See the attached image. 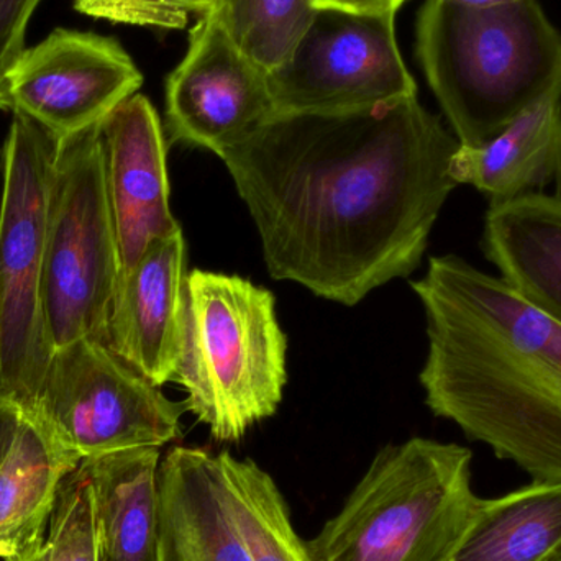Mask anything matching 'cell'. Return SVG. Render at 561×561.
Returning <instances> with one entry per match:
<instances>
[{
  "instance_id": "obj_1",
  "label": "cell",
  "mask_w": 561,
  "mask_h": 561,
  "mask_svg": "<svg viewBox=\"0 0 561 561\" xmlns=\"http://www.w3.org/2000/svg\"><path fill=\"white\" fill-rule=\"evenodd\" d=\"M460 141L417 95L368 111L275 115L222 154L270 275L355 306L421 265Z\"/></svg>"
},
{
  "instance_id": "obj_2",
  "label": "cell",
  "mask_w": 561,
  "mask_h": 561,
  "mask_svg": "<svg viewBox=\"0 0 561 561\" xmlns=\"http://www.w3.org/2000/svg\"><path fill=\"white\" fill-rule=\"evenodd\" d=\"M424 307L425 404L533 481L561 483V325L503 278L434 256Z\"/></svg>"
},
{
  "instance_id": "obj_3",
  "label": "cell",
  "mask_w": 561,
  "mask_h": 561,
  "mask_svg": "<svg viewBox=\"0 0 561 561\" xmlns=\"http://www.w3.org/2000/svg\"><path fill=\"white\" fill-rule=\"evenodd\" d=\"M417 56L465 147L486 144L561 84V33L537 0L488 9L427 0Z\"/></svg>"
},
{
  "instance_id": "obj_4",
  "label": "cell",
  "mask_w": 561,
  "mask_h": 561,
  "mask_svg": "<svg viewBox=\"0 0 561 561\" xmlns=\"http://www.w3.org/2000/svg\"><path fill=\"white\" fill-rule=\"evenodd\" d=\"M473 454L415 437L381 448L307 549L313 561H451L481 500Z\"/></svg>"
},
{
  "instance_id": "obj_5",
  "label": "cell",
  "mask_w": 561,
  "mask_h": 561,
  "mask_svg": "<svg viewBox=\"0 0 561 561\" xmlns=\"http://www.w3.org/2000/svg\"><path fill=\"white\" fill-rule=\"evenodd\" d=\"M286 335L275 296L240 276L194 270L184 287L176 378L186 411L217 442H239L275 415L286 386Z\"/></svg>"
},
{
  "instance_id": "obj_6",
  "label": "cell",
  "mask_w": 561,
  "mask_h": 561,
  "mask_svg": "<svg viewBox=\"0 0 561 561\" xmlns=\"http://www.w3.org/2000/svg\"><path fill=\"white\" fill-rule=\"evenodd\" d=\"M58 144L13 112L0 191V394L32 411L53 350L43 307L46 222Z\"/></svg>"
},
{
  "instance_id": "obj_7",
  "label": "cell",
  "mask_w": 561,
  "mask_h": 561,
  "mask_svg": "<svg viewBox=\"0 0 561 561\" xmlns=\"http://www.w3.org/2000/svg\"><path fill=\"white\" fill-rule=\"evenodd\" d=\"M101 125L58 145L56 153L43 265L53 350L88 336L107 343L121 260L105 190Z\"/></svg>"
},
{
  "instance_id": "obj_8",
  "label": "cell",
  "mask_w": 561,
  "mask_h": 561,
  "mask_svg": "<svg viewBox=\"0 0 561 561\" xmlns=\"http://www.w3.org/2000/svg\"><path fill=\"white\" fill-rule=\"evenodd\" d=\"M28 412L85 460L176 440L186 404L170 401L107 343L88 336L53 352Z\"/></svg>"
},
{
  "instance_id": "obj_9",
  "label": "cell",
  "mask_w": 561,
  "mask_h": 561,
  "mask_svg": "<svg viewBox=\"0 0 561 561\" xmlns=\"http://www.w3.org/2000/svg\"><path fill=\"white\" fill-rule=\"evenodd\" d=\"M394 16L317 10L293 55L268 72L276 115L368 111L417 95Z\"/></svg>"
},
{
  "instance_id": "obj_10",
  "label": "cell",
  "mask_w": 561,
  "mask_h": 561,
  "mask_svg": "<svg viewBox=\"0 0 561 561\" xmlns=\"http://www.w3.org/2000/svg\"><path fill=\"white\" fill-rule=\"evenodd\" d=\"M3 81L10 111L25 115L61 145L101 125L138 94L144 75L115 39L56 28L23 49Z\"/></svg>"
},
{
  "instance_id": "obj_11",
  "label": "cell",
  "mask_w": 561,
  "mask_h": 561,
  "mask_svg": "<svg viewBox=\"0 0 561 561\" xmlns=\"http://www.w3.org/2000/svg\"><path fill=\"white\" fill-rule=\"evenodd\" d=\"M275 115L268 72L240 49L217 7H210L191 30L186 55L168 76L171 138L222 158Z\"/></svg>"
},
{
  "instance_id": "obj_12",
  "label": "cell",
  "mask_w": 561,
  "mask_h": 561,
  "mask_svg": "<svg viewBox=\"0 0 561 561\" xmlns=\"http://www.w3.org/2000/svg\"><path fill=\"white\" fill-rule=\"evenodd\" d=\"M101 135L121 280L151 243L180 232L181 226L170 209L167 141L153 104L131 95L102 122Z\"/></svg>"
},
{
  "instance_id": "obj_13",
  "label": "cell",
  "mask_w": 561,
  "mask_h": 561,
  "mask_svg": "<svg viewBox=\"0 0 561 561\" xmlns=\"http://www.w3.org/2000/svg\"><path fill=\"white\" fill-rule=\"evenodd\" d=\"M186 278L180 230L151 243L115 293L107 345L158 388L174 381L180 366Z\"/></svg>"
},
{
  "instance_id": "obj_14",
  "label": "cell",
  "mask_w": 561,
  "mask_h": 561,
  "mask_svg": "<svg viewBox=\"0 0 561 561\" xmlns=\"http://www.w3.org/2000/svg\"><path fill=\"white\" fill-rule=\"evenodd\" d=\"M160 561H252L219 455L174 447L161 458Z\"/></svg>"
},
{
  "instance_id": "obj_15",
  "label": "cell",
  "mask_w": 561,
  "mask_h": 561,
  "mask_svg": "<svg viewBox=\"0 0 561 561\" xmlns=\"http://www.w3.org/2000/svg\"><path fill=\"white\" fill-rule=\"evenodd\" d=\"M450 171L457 184H470L491 204L546 194L549 187L561 197V84L486 144L460 145Z\"/></svg>"
},
{
  "instance_id": "obj_16",
  "label": "cell",
  "mask_w": 561,
  "mask_h": 561,
  "mask_svg": "<svg viewBox=\"0 0 561 561\" xmlns=\"http://www.w3.org/2000/svg\"><path fill=\"white\" fill-rule=\"evenodd\" d=\"M161 448L81 460L94 504L99 561H160Z\"/></svg>"
},
{
  "instance_id": "obj_17",
  "label": "cell",
  "mask_w": 561,
  "mask_h": 561,
  "mask_svg": "<svg viewBox=\"0 0 561 561\" xmlns=\"http://www.w3.org/2000/svg\"><path fill=\"white\" fill-rule=\"evenodd\" d=\"M481 245L501 278L561 325V197L491 204Z\"/></svg>"
},
{
  "instance_id": "obj_18",
  "label": "cell",
  "mask_w": 561,
  "mask_h": 561,
  "mask_svg": "<svg viewBox=\"0 0 561 561\" xmlns=\"http://www.w3.org/2000/svg\"><path fill=\"white\" fill-rule=\"evenodd\" d=\"M79 463L36 415L23 412L0 467V560L25 559L42 543L62 480Z\"/></svg>"
},
{
  "instance_id": "obj_19",
  "label": "cell",
  "mask_w": 561,
  "mask_h": 561,
  "mask_svg": "<svg viewBox=\"0 0 561 561\" xmlns=\"http://www.w3.org/2000/svg\"><path fill=\"white\" fill-rule=\"evenodd\" d=\"M451 561H561V483L533 481L481 500Z\"/></svg>"
},
{
  "instance_id": "obj_20",
  "label": "cell",
  "mask_w": 561,
  "mask_h": 561,
  "mask_svg": "<svg viewBox=\"0 0 561 561\" xmlns=\"http://www.w3.org/2000/svg\"><path fill=\"white\" fill-rule=\"evenodd\" d=\"M230 507L252 561H313L297 536L289 506L272 474L253 460L219 454Z\"/></svg>"
},
{
  "instance_id": "obj_21",
  "label": "cell",
  "mask_w": 561,
  "mask_h": 561,
  "mask_svg": "<svg viewBox=\"0 0 561 561\" xmlns=\"http://www.w3.org/2000/svg\"><path fill=\"white\" fill-rule=\"evenodd\" d=\"M237 45L266 72L283 65L309 30L312 0H216Z\"/></svg>"
},
{
  "instance_id": "obj_22",
  "label": "cell",
  "mask_w": 561,
  "mask_h": 561,
  "mask_svg": "<svg viewBox=\"0 0 561 561\" xmlns=\"http://www.w3.org/2000/svg\"><path fill=\"white\" fill-rule=\"evenodd\" d=\"M19 561H99L94 504L81 463L62 480L42 543Z\"/></svg>"
},
{
  "instance_id": "obj_23",
  "label": "cell",
  "mask_w": 561,
  "mask_h": 561,
  "mask_svg": "<svg viewBox=\"0 0 561 561\" xmlns=\"http://www.w3.org/2000/svg\"><path fill=\"white\" fill-rule=\"evenodd\" d=\"M82 15L122 25L157 30H183L161 0H72Z\"/></svg>"
},
{
  "instance_id": "obj_24",
  "label": "cell",
  "mask_w": 561,
  "mask_h": 561,
  "mask_svg": "<svg viewBox=\"0 0 561 561\" xmlns=\"http://www.w3.org/2000/svg\"><path fill=\"white\" fill-rule=\"evenodd\" d=\"M42 0H0V76L25 49L30 19Z\"/></svg>"
},
{
  "instance_id": "obj_25",
  "label": "cell",
  "mask_w": 561,
  "mask_h": 561,
  "mask_svg": "<svg viewBox=\"0 0 561 561\" xmlns=\"http://www.w3.org/2000/svg\"><path fill=\"white\" fill-rule=\"evenodd\" d=\"M408 0H312L316 10H343L365 15H396Z\"/></svg>"
},
{
  "instance_id": "obj_26",
  "label": "cell",
  "mask_w": 561,
  "mask_h": 561,
  "mask_svg": "<svg viewBox=\"0 0 561 561\" xmlns=\"http://www.w3.org/2000/svg\"><path fill=\"white\" fill-rule=\"evenodd\" d=\"M22 415L23 411L19 404L0 394V467L15 442Z\"/></svg>"
},
{
  "instance_id": "obj_27",
  "label": "cell",
  "mask_w": 561,
  "mask_h": 561,
  "mask_svg": "<svg viewBox=\"0 0 561 561\" xmlns=\"http://www.w3.org/2000/svg\"><path fill=\"white\" fill-rule=\"evenodd\" d=\"M216 0H161L164 9L180 22L183 28H186L190 13L196 12L203 15L206 10L214 5Z\"/></svg>"
},
{
  "instance_id": "obj_28",
  "label": "cell",
  "mask_w": 561,
  "mask_h": 561,
  "mask_svg": "<svg viewBox=\"0 0 561 561\" xmlns=\"http://www.w3.org/2000/svg\"><path fill=\"white\" fill-rule=\"evenodd\" d=\"M455 5L473 7V9H488V7L506 5V3L519 2V0H445Z\"/></svg>"
},
{
  "instance_id": "obj_29",
  "label": "cell",
  "mask_w": 561,
  "mask_h": 561,
  "mask_svg": "<svg viewBox=\"0 0 561 561\" xmlns=\"http://www.w3.org/2000/svg\"><path fill=\"white\" fill-rule=\"evenodd\" d=\"M10 101L9 94H7V85L5 81H3L2 76H0V111H9Z\"/></svg>"
},
{
  "instance_id": "obj_30",
  "label": "cell",
  "mask_w": 561,
  "mask_h": 561,
  "mask_svg": "<svg viewBox=\"0 0 561 561\" xmlns=\"http://www.w3.org/2000/svg\"><path fill=\"white\" fill-rule=\"evenodd\" d=\"M0 191H2V186H0Z\"/></svg>"
}]
</instances>
